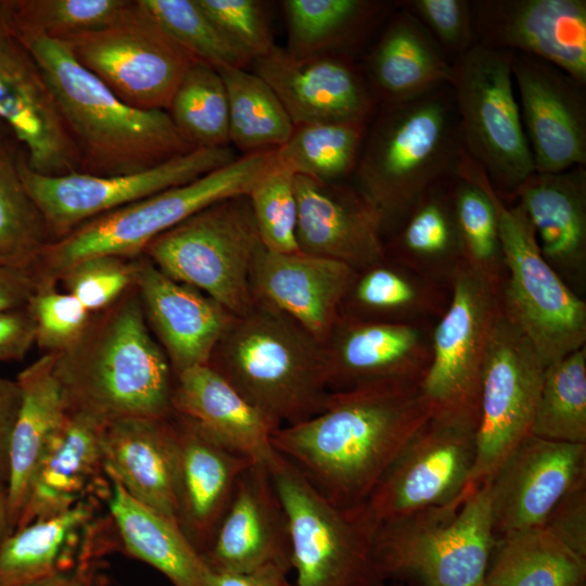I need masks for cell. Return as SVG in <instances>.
<instances>
[{
    "mask_svg": "<svg viewBox=\"0 0 586 586\" xmlns=\"http://www.w3.org/2000/svg\"><path fill=\"white\" fill-rule=\"evenodd\" d=\"M131 0H11L13 35L64 40L114 22Z\"/></svg>",
    "mask_w": 586,
    "mask_h": 586,
    "instance_id": "cell-47",
    "label": "cell"
},
{
    "mask_svg": "<svg viewBox=\"0 0 586 586\" xmlns=\"http://www.w3.org/2000/svg\"><path fill=\"white\" fill-rule=\"evenodd\" d=\"M14 36L49 84L82 173H138L196 149L180 135L167 111L138 109L119 99L76 59L67 41Z\"/></svg>",
    "mask_w": 586,
    "mask_h": 586,
    "instance_id": "cell-3",
    "label": "cell"
},
{
    "mask_svg": "<svg viewBox=\"0 0 586 586\" xmlns=\"http://www.w3.org/2000/svg\"><path fill=\"white\" fill-rule=\"evenodd\" d=\"M266 463L286 517L295 584L374 586L383 582L373 559L380 522L367 501L334 505L276 450Z\"/></svg>",
    "mask_w": 586,
    "mask_h": 586,
    "instance_id": "cell-9",
    "label": "cell"
},
{
    "mask_svg": "<svg viewBox=\"0 0 586 586\" xmlns=\"http://www.w3.org/2000/svg\"><path fill=\"white\" fill-rule=\"evenodd\" d=\"M290 571L267 564L243 573L208 572V586H297L288 579Z\"/></svg>",
    "mask_w": 586,
    "mask_h": 586,
    "instance_id": "cell-56",
    "label": "cell"
},
{
    "mask_svg": "<svg viewBox=\"0 0 586 586\" xmlns=\"http://www.w3.org/2000/svg\"><path fill=\"white\" fill-rule=\"evenodd\" d=\"M453 65L450 86L466 152L509 201L534 173L514 92L511 52L474 43Z\"/></svg>",
    "mask_w": 586,
    "mask_h": 586,
    "instance_id": "cell-11",
    "label": "cell"
},
{
    "mask_svg": "<svg viewBox=\"0 0 586 586\" xmlns=\"http://www.w3.org/2000/svg\"><path fill=\"white\" fill-rule=\"evenodd\" d=\"M273 164L275 150L241 155L190 182L95 217L49 243L33 275L58 281L65 268L86 257L140 256L153 239L201 209L249 194Z\"/></svg>",
    "mask_w": 586,
    "mask_h": 586,
    "instance_id": "cell-8",
    "label": "cell"
},
{
    "mask_svg": "<svg viewBox=\"0 0 586 586\" xmlns=\"http://www.w3.org/2000/svg\"><path fill=\"white\" fill-rule=\"evenodd\" d=\"M510 200L523 208L542 255L556 272L581 277L586 265V166L533 173Z\"/></svg>",
    "mask_w": 586,
    "mask_h": 586,
    "instance_id": "cell-32",
    "label": "cell"
},
{
    "mask_svg": "<svg viewBox=\"0 0 586 586\" xmlns=\"http://www.w3.org/2000/svg\"><path fill=\"white\" fill-rule=\"evenodd\" d=\"M475 43L545 60L586 84L585 0H470Z\"/></svg>",
    "mask_w": 586,
    "mask_h": 586,
    "instance_id": "cell-19",
    "label": "cell"
},
{
    "mask_svg": "<svg viewBox=\"0 0 586 586\" xmlns=\"http://www.w3.org/2000/svg\"><path fill=\"white\" fill-rule=\"evenodd\" d=\"M18 155L0 131V265L33 273L52 239L22 180Z\"/></svg>",
    "mask_w": 586,
    "mask_h": 586,
    "instance_id": "cell-41",
    "label": "cell"
},
{
    "mask_svg": "<svg viewBox=\"0 0 586 586\" xmlns=\"http://www.w3.org/2000/svg\"><path fill=\"white\" fill-rule=\"evenodd\" d=\"M475 429L429 419L390 464L367 504L381 523L444 505L470 484Z\"/></svg>",
    "mask_w": 586,
    "mask_h": 586,
    "instance_id": "cell-16",
    "label": "cell"
},
{
    "mask_svg": "<svg viewBox=\"0 0 586 586\" xmlns=\"http://www.w3.org/2000/svg\"><path fill=\"white\" fill-rule=\"evenodd\" d=\"M356 273L340 262L262 245L250 282L254 302L284 314L324 344Z\"/></svg>",
    "mask_w": 586,
    "mask_h": 586,
    "instance_id": "cell-25",
    "label": "cell"
},
{
    "mask_svg": "<svg viewBox=\"0 0 586 586\" xmlns=\"http://www.w3.org/2000/svg\"><path fill=\"white\" fill-rule=\"evenodd\" d=\"M167 112L192 146H230L227 91L214 67L194 62L178 86Z\"/></svg>",
    "mask_w": 586,
    "mask_h": 586,
    "instance_id": "cell-44",
    "label": "cell"
},
{
    "mask_svg": "<svg viewBox=\"0 0 586 586\" xmlns=\"http://www.w3.org/2000/svg\"><path fill=\"white\" fill-rule=\"evenodd\" d=\"M167 35L195 61L219 71L251 62L221 34L198 0H139Z\"/></svg>",
    "mask_w": 586,
    "mask_h": 586,
    "instance_id": "cell-46",
    "label": "cell"
},
{
    "mask_svg": "<svg viewBox=\"0 0 586 586\" xmlns=\"http://www.w3.org/2000/svg\"><path fill=\"white\" fill-rule=\"evenodd\" d=\"M247 195L262 245L275 253L300 252L295 175L275 161Z\"/></svg>",
    "mask_w": 586,
    "mask_h": 586,
    "instance_id": "cell-48",
    "label": "cell"
},
{
    "mask_svg": "<svg viewBox=\"0 0 586 586\" xmlns=\"http://www.w3.org/2000/svg\"><path fill=\"white\" fill-rule=\"evenodd\" d=\"M485 579L498 586H583L586 558L545 526L496 539Z\"/></svg>",
    "mask_w": 586,
    "mask_h": 586,
    "instance_id": "cell-37",
    "label": "cell"
},
{
    "mask_svg": "<svg viewBox=\"0 0 586 586\" xmlns=\"http://www.w3.org/2000/svg\"><path fill=\"white\" fill-rule=\"evenodd\" d=\"M0 123L23 145L31 170L47 176L81 171L54 94L35 59L14 35L0 41Z\"/></svg>",
    "mask_w": 586,
    "mask_h": 586,
    "instance_id": "cell-21",
    "label": "cell"
},
{
    "mask_svg": "<svg viewBox=\"0 0 586 586\" xmlns=\"http://www.w3.org/2000/svg\"><path fill=\"white\" fill-rule=\"evenodd\" d=\"M201 556L215 573H243L267 564L291 571L286 517L266 461H254L242 472Z\"/></svg>",
    "mask_w": 586,
    "mask_h": 586,
    "instance_id": "cell-23",
    "label": "cell"
},
{
    "mask_svg": "<svg viewBox=\"0 0 586 586\" xmlns=\"http://www.w3.org/2000/svg\"><path fill=\"white\" fill-rule=\"evenodd\" d=\"M543 526L586 558V486L572 491L561 499Z\"/></svg>",
    "mask_w": 586,
    "mask_h": 586,
    "instance_id": "cell-53",
    "label": "cell"
},
{
    "mask_svg": "<svg viewBox=\"0 0 586 586\" xmlns=\"http://www.w3.org/2000/svg\"><path fill=\"white\" fill-rule=\"evenodd\" d=\"M102 455L109 477L137 500L176 522L170 416L124 418L107 423L102 434Z\"/></svg>",
    "mask_w": 586,
    "mask_h": 586,
    "instance_id": "cell-31",
    "label": "cell"
},
{
    "mask_svg": "<svg viewBox=\"0 0 586 586\" xmlns=\"http://www.w3.org/2000/svg\"><path fill=\"white\" fill-rule=\"evenodd\" d=\"M175 440L176 522L203 555L230 504L238 479L254 462L213 442L188 419L171 413Z\"/></svg>",
    "mask_w": 586,
    "mask_h": 586,
    "instance_id": "cell-26",
    "label": "cell"
},
{
    "mask_svg": "<svg viewBox=\"0 0 586 586\" xmlns=\"http://www.w3.org/2000/svg\"><path fill=\"white\" fill-rule=\"evenodd\" d=\"M67 410L104 423L173 413L174 372L146 323L136 286L92 314L80 340L54 355Z\"/></svg>",
    "mask_w": 586,
    "mask_h": 586,
    "instance_id": "cell-2",
    "label": "cell"
},
{
    "mask_svg": "<svg viewBox=\"0 0 586 586\" xmlns=\"http://www.w3.org/2000/svg\"><path fill=\"white\" fill-rule=\"evenodd\" d=\"M487 483L496 539L543 526L561 499L586 486V444L530 435Z\"/></svg>",
    "mask_w": 586,
    "mask_h": 586,
    "instance_id": "cell-18",
    "label": "cell"
},
{
    "mask_svg": "<svg viewBox=\"0 0 586 586\" xmlns=\"http://www.w3.org/2000/svg\"><path fill=\"white\" fill-rule=\"evenodd\" d=\"M218 73L228 97L230 144L242 155L282 146L294 125L272 88L246 68L227 67Z\"/></svg>",
    "mask_w": 586,
    "mask_h": 586,
    "instance_id": "cell-38",
    "label": "cell"
},
{
    "mask_svg": "<svg viewBox=\"0 0 586 586\" xmlns=\"http://www.w3.org/2000/svg\"><path fill=\"white\" fill-rule=\"evenodd\" d=\"M251 65L276 92L294 126L370 123L378 110L361 66L349 54L295 56L275 46Z\"/></svg>",
    "mask_w": 586,
    "mask_h": 586,
    "instance_id": "cell-20",
    "label": "cell"
},
{
    "mask_svg": "<svg viewBox=\"0 0 586 586\" xmlns=\"http://www.w3.org/2000/svg\"><path fill=\"white\" fill-rule=\"evenodd\" d=\"M466 154L450 84L378 106L368 125L354 187L395 231L434 186L456 176Z\"/></svg>",
    "mask_w": 586,
    "mask_h": 586,
    "instance_id": "cell-4",
    "label": "cell"
},
{
    "mask_svg": "<svg viewBox=\"0 0 586 586\" xmlns=\"http://www.w3.org/2000/svg\"><path fill=\"white\" fill-rule=\"evenodd\" d=\"M451 196L462 260L499 291L505 266L493 203L477 184L458 175Z\"/></svg>",
    "mask_w": 586,
    "mask_h": 586,
    "instance_id": "cell-45",
    "label": "cell"
},
{
    "mask_svg": "<svg viewBox=\"0 0 586 586\" xmlns=\"http://www.w3.org/2000/svg\"><path fill=\"white\" fill-rule=\"evenodd\" d=\"M10 35H13L11 0H0V41Z\"/></svg>",
    "mask_w": 586,
    "mask_h": 586,
    "instance_id": "cell-60",
    "label": "cell"
},
{
    "mask_svg": "<svg viewBox=\"0 0 586 586\" xmlns=\"http://www.w3.org/2000/svg\"><path fill=\"white\" fill-rule=\"evenodd\" d=\"M545 368L531 342L500 309L483 368L469 484L487 482L510 453L532 435Z\"/></svg>",
    "mask_w": 586,
    "mask_h": 586,
    "instance_id": "cell-15",
    "label": "cell"
},
{
    "mask_svg": "<svg viewBox=\"0 0 586 586\" xmlns=\"http://www.w3.org/2000/svg\"><path fill=\"white\" fill-rule=\"evenodd\" d=\"M76 59L124 102L167 111L182 78L196 62L139 0L111 24L64 39Z\"/></svg>",
    "mask_w": 586,
    "mask_h": 586,
    "instance_id": "cell-13",
    "label": "cell"
},
{
    "mask_svg": "<svg viewBox=\"0 0 586 586\" xmlns=\"http://www.w3.org/2000/svg\"><path fill=\"white\" fill-rule=\"evenodd\" d=\"M35 345V324L27 307L0 311V362L20 361Z\"/></svg>",
    "mask_w": 586,
    "mask_h": 586,
    "instance_id": "cell-54",
    "label": "cell"
},
{
    "mask_svg": "<svg viewBox=\"0 0 586 586\" xmlns=\"http://www.w3.org/2000/svg\"><path fill=\"white\" fill-rule=\"evenodd\" d=\"M102 501V497H92L14 530L0 545V586L33 584L86 558L100 530Z\"/></svg>",
    "mask_w": 586,
    "mask_h": 586,
    "instance_id": "cell-33",
    "label": "cell"
},
{
    "mask_svg": "<svg viewBox=\"0 0 586 586\" xmlns=\"http://www.w3.org/2000/svg\"><path fill=\"white\" fill-rule=\"evenodd\" d=\"M479 586H498V585L491 581L484 579L483 583H481Z\"/></svg>",
    "mask_w": 586,
    "mask_h": 586,
    "instance_id": "cell-61",
    "label": "cell"
},
{
    "mask_svg": "<svg viewBox=\"0 0 586 586\" xmlns=\"http://www.w3.org/2000/svg\"><path fill=\"white\" fill-rule=\"evenodd\" d=\"M429 419L420 383L377 382L331 391L318 413L276 430L271 445L328 500L353 507Z\"/></svg>",
    "mask_w": 586,
    "mask_h": 586,
    "instance_id": "cell-1",
    "label": "cell"
},
{
    "mask_svg": "<svg viewBox=\"0 0 586 586\" xmlns=\"http://www.w3.org/2000/svg\"><path fill=\"white\" fill-rule=\"evenodd\" d=\"M137 258L111 254L86 257L65 268L58 283L89 313L95 314L135 286Z\"/></svg>",
    "mask_w": 586,
    "mask_h": 586,
    "instance_id": "cell-50",
    "label": "cell"
},
{
    "mask_svg": "<svg viewBox=\"0 0 586 586\" xmlns=\"http://www.w3.org/2000/svg\"><path fill=\"white\" fill-rule=\"evenodd\" d=\"M21 405L16 380L0 374V481L8 484L11 436Z\"/></svg>",
    "mask_w": 586,
    "mask_h": 586,
    "instance_id": "cell-55",
    "label": "cell"
},
{
    "mask_svg": "<svg viewBox=\"0 0 586 586\" xmlns=\"http://www.w3.org/2000/svg\"><path fill=\"white\" fill-rule=\"evenodd\" d=\"M171 410L234 454L267 461L275 451L277 429L209 365L174 377Z\"/></svg>",
    "mask_w": 586,
    "mask_h": 586,
    "instance_id": "cell-29",
    "label": "cell"
},
{
    "mask_svg": "<svg viewBox=\"0 0 586 586\" xmlns=\"http://www.w3.org/2000/svg\"><path fill=\"white\" fill-rule=\"evenodd\" d=\"M534 173L586 166V84L536 56L511 53Z\"/></svg>",
    "mask_w": 586,
    "mask_h": 586,
    "instance_id": "cell-17",
    "label": "cell"
},
{
    "mask_svg": "<svg viewBox=\"0 0 586 586\" xmlns=\"http://www.w3.org/2000/svg\"><path fill=\"white\" fill-rule=\"evenodd\" d=\"M453 178L431 188L394 231L393 250L402 263L446 271L462 260L454 213Z\"/></svg>",
    "mask_w": 586,
    "mask_h": 586,
    "instance_id": "cell-40",
    "label": "cell"
},
{
    "mask_svg": "<svg viewBox=\"0 0 586 586\" xmlns=\"http://www.w3.org/2000/svg\"><path fill=\"white\" fill-rule=\"evenodd\" d=\"M25 586H110L102 574V560H81L65 571Z\"/></svg>",
    "mask_w": 586,
    "mask_h": 586,
    "instance_id": "cell-58",
    "label": "cell"
},
{
    "mask_svg": "<svg viewBox=\"0 0 586 586\" xmlns=\"http://www.w3.org/2000/svg\"><path fill=\"white\" fill-rule=\"evenodd\" d=\"M324 348L330 391L385 381L420 383L431 360V337L415 322L340 315Z\"/></svg>",
    "mask_w": 586,
    "mask_h": 586,
    "instance_id": "cell-24",
    "label": "cell"
},
{
    "mask_svg": "<svg viewBox=\"0 0 586 586\" xmlns=\"http://www.w3.org/2000/svg\"><path fill=\"white\" fill-rule=\"evenodd\" d=\"M488 483L453 500L380 523L373 559L380 578L419 586H479L495 547Z\"/></svg>",
    "mask_w": 586,
    "mask_h": 586,
    "instance_id": "cell-7",
    "label": "cell"
},
{
    "mask_svg": "<svg viewBox=\"0 0 586 586\" xmlns=\"http://www.w3.org/2000/svg\"><path fill=\"white\" fill-rule=\"evenodd\" d=\"M237 157L231 146L196 148L152 168L127 175L97 176L73 171L47 176L28 167L22 150L18 170L46 220L52 241H55L95 217L190 182Z\"/></svg>",
    "mask_w": 586,
    "mask_h": 586,
    "instance_id": "cell-14",
    "label": "cell"
},
{
    "mask_svg": "<svg viewBox=\"0 0 586 586\" xmlns=\"http://www.w3.org/2000/svg\"><path fill=\"white\" fill-rule=\"evenodd\" d=\"M300 252L359 272L386 259L380 212L352 184L295 176Z\"/></svg>",
    "mask_w": 586,
    "mask_h": 586,
    "instance_id": "cell-22",
    "label": "cell"
},
{
    "mask_svg": "<svg viewBox=\"0 0 586 586\" xmlns=\"http://www.w3.org/2000/svg\"><path fill=\"white\" fill-rule=\"evenodd\" d=\"M105 425L94 417L67 410L36 469L14 530L65 512L89 498H106Z\"/></svg>",
    "mask_w": 586,
    "mask_h": 586,
    "instance_id": "cell-28",
    "label": "cell"
},
{
    "mask_svg": "<svg viewBox=\"0 0 586 586\" xmlns=\"http://www.w3.org/2000/svg\"><path fill=\"white\" fill-rule=\"evenodd\" d=\"M285 50L295 56L348 54L397 4L372 0H285Z\"/></svg>",
    "mask_w": 586,
    "mask_h": 586,
    "instance_id": "cell-36",
    "label": "cell"
},
{
    "mask_svg": "<svg viewBox=\"0 0 586 586\" xmlns=\"http://www.w3.org/2000/svg\"><path fill=\"white\" fill-rule=\"evenodd\" d=\"M135 286L174 377L207 365L233 315L198 289L163 273L144 255L137 258Z\"/></svg>",
    "mask_w": 586,
    "mask_h": 586,
    "instance_id": "cell-27",
    "label": "cell"
},
{
    "mask_svg": "<svg viewBox=\"0 0 586 586\" xmlns=\"http://www.w3.org/2000/svg\"><path fill=\"white\" fill-rule=\"evenodd\" d=\"M105 498L119 551L153 566L174 586H208L209 570L178 524L130 496L109 477Z\"/></svg>",
    "mask_w": 586,
    "mask_h": 586,
    "instance_id": "cell-34",
    "label": "cell"
},
{
    "mask_svg": "<svg viewBox=\"0 0 586 586\" xmlns=\"http://www.w3.org/2000/svg\"><path fill=\"white\" fill-rule=\"evenodd\" d=\"M262 246L247 194L216 202L161 233L142 255L233 316L254 304L251 268Z\"/></svg>",
    "mask_w": 586,
    "mask_h": 586,
    "instance_id": "cell-10",
    "label": "cell"
},
{
    "mask_svg": "<svg viewBox=\"0 0 586 586\" xmlns=\"http://www.w3.org/2000/svg\"><path fill=\"white\" fill-rule=\"evenodd\" d=\"M207 365L277 430L318 413L331 393L324 344L256 302L233 316Z\"/></svg>",
    "mask_w": 586,
    "mask_h": 586,
    "instance_id": "cell-5",
    "label": "cell"
},
{
    "mask_svg": "<svg viewBox=\"0 0 586 586\" xmlns=\"http://www.w3.org/2000/svg\"><path fill=\"white\" fill-rule=\"evenodd\" d=\"M13 531L8 484L0 481V545Z\"/></svg>",
    "mask_w": 586,
    "mask_h": 586,
    "instance_id": "cell-59",
    "label": "cell"
},
{
    "mask_svg": "<svg viewBox=\"0 0 586 586\" xmlns=\"http://www.w3.org/2000/svg\"><path fill=\"white\" fill-rule=\"evenodd\" d=\"M227 40L251 64L271 51L273 42L268 5L259 0H198Z\"/></svg>",
    "mask_w": 586,
    "mask_h": 586,
    "instance_id": "cell-51",
    "label": "cell"
},
{
    "mask_svg": "<svg viewBox=\"0 0 586 586\" xmlns=\"http://www.w3.org/2000/svg\"><path fill=\"white\" fill-rule=\"evenodd\" d=\"M387 18L361 65L378 106L450 84L453 62L423 24L399 3Z\"/></svg>",
    "mask_w": 586,
    "mask_h": 586,
    "instance_id": "cell-30",
    "label": "cell"
},
{
    "mask_svg": "<svg viewBox=\"0 0 586 586\" xmlns=\"http://www.w3.org/2000/svg\"><path fill=\"white\" fill-rule=\"evenodd\" d=\"M374 586H403V585H399V584H387L386 582H381Z\"/></svg>",
    "mask_w": 586,
    "mask_h": 586,
    "instance_id": "cell-62",
    "label": "cell"
},
{
    "mask_svg": "<svg viewBox=\"0 0 586 586\" xmlns=\"http://www.w3.org/2000/svg\"><path fill=\"white\" fill-rule=\"evenodd\" d=\"M35 286L33 273L0 265V311L26 307Z\"/></svg>",
    "mask_w": 586,
    "mask_h": 586,
    "instance_id": "cell-57",
    "label": "cell"
},
{
    "mask_svg": "<svg viewBox=\"0 0 586 586\" xmlns=\"http://www.w3.org/2000/svg\"><path fill=\"white\" fill-rule=\"evenodd\" d=\"M16 381L21 405L11 436L8 480L14 528L42 455L67 413L53 354H43L24 368Z\"/></svg>",
    "mask_w": 586,
    "mask_h": 586,
    "instance_id": "cell-35",
    "label": "cell"
},
{
    "mask_svg": "<svg viewBox=\"0 0 586 586\" xmlns=\"http://www.w3.org/2000/svg\"><path fill=\"white\" fill-rule=\"evenodd\" d=\"M368 125L324 122L294 126L289 140L275 150V161L295 176L344 181L356 168Z\"/></svg>",
    "mask_w": 586,
    "mask_h": 586,
    "instance_id": "cell-42",
    "label": "cell"
},
{
    "mask_svg": "<svg viewBox=\"0 0 586 586\" xmlns=\"http://www.w3.org/2000/svg\"><path fill=\"white\" fill-rule=\"evenodd\" d=\"M437 306V291L428 277H418L385 259L356 273L340 315L409 322L410 318L435 311Z\"/></svg>",
    "mask_w": 586,
    "mask_h": 586,
    "instance_id": "cell-39",
    "label": "cell"
},
{
    "mask_svg": "<svg viewBox=\"0 0 586 586\" xmlns=\"http://www.w3.org/2000/svg\"><path fill=\"white\" fill-rule=\"evenodd\" d=\"M583 586H586V584H585V585H583Z\"/></svg>",
    "mask_w": 586,
    "mask_h": 586,
    "instance_id": "cell-63",
    "label": "cell"
},
{
    "mask_svg": "<svg viewBox=\"0 0 586 586\" xmlns=\"http://www.w3.org/2000/svg\"><path fill=\"white\" fill-rule=\"evenodd\" d=\"M451 298L431 335V360L420 391L430 419L472 426L499 291L463 260L450 275Z\"/></svg>",
    "mask_w": 586,
    "mask_h": 586,
    "instance_id": "cell-12",
    "label": "cell"
},
{
    "mask_svg": "<svg viewBox=\"0 0 586 586\" xmlns=\"http://www.w3.org/2000/svg\"><path fill=\"white\" fill-rule=\"evenodd\" d=\"M398 3L423 24L451 62L475 43L470 0H406Z\"/></svg>",
    "mask_w": 586,
    "mask_h": 586,
    "instance_id": "cell-52",
    "label": "cell"
},
{
    "mask_svg": "<svg viewBox=\"0 0 586 586\" xmlns=\"http://www.w3.org/2000/svg\"><path fill=\"white\" fill-rule=\"evenodd\" d=\"M456 175L477 184L495 208L505 266L499 290L501 311L546 366L585 347L586 303L544 258L523 208L504 200L485 170L467 153Z\"/></svg>",
    "mask_w": 586,
    "mask_h": 586,
    "instance_id": "cell-6",
    "label": "cell"
},
{
    "mask_svg": "<svg viewBox=\"0 0 586 586\" xmlns=\"http://www.w3.org/2000/svg\"><path fill=\"white\" fill-rule=\"evenodd\" d=\"M36 279V278H35ZM52 279H36L27 309L35 324V344L44 354H60L84 335L92 314Z\"/></svg>",
    "mask_w": 586,
    "mask_h": 586,
    "instance_id": "cell-49",
    "label": "cell"
},
{
    "mask_svg": "<svg viewBox=\"0 0 586 586\" xmlns=\"http://www.w3.org/2000/svg\"><path fill=\"white\" fill-rule=\"evenodd\" d=\"M532 435L586 444V347L546 366Z\"/></svg>",
    "mask_w": 586,
    "mask_h": 586,
    "instance_id": "cell-43",
    "label": "cell"
}]
</instances>
